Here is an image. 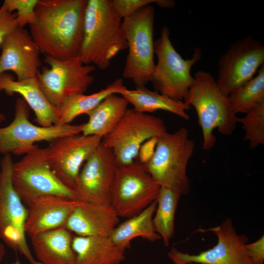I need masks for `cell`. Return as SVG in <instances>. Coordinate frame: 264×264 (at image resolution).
Instances as JSON below:
<instances>
[{
  "mask_svg": "<svg viewBox=\"0 0 264 264\" xmlns=\"http://www.w3.org/2000/svg\"><path fill=\"white\" fill-rule=\"evenodd\" d=\"M87 0H39L30 34L45 56H78Z\"/></svg>",
  "mask_w": 264,
  "mask_h": 264,
  "instance_id": "6da1fadb",
  "label": "cell"
},
{
  "mask_svg": "<svg viewBox=\"0 0 264 264\" xmlns=\"http://www.w3.org/2000/svg\"><path fill=\"white\" fill-rule=\"evenodd\" d=\"M121 20L111 0H87L78 55L84 64L106 69L114 57L127 49Z\"/></svg>",
  "mask_w": 264,
  "mask_h": 264,
  "instance_id": "7a4b0ae2",
  "label": "cell"
},
{
  "mask_svg": "<svg viewBox=\"0 0 264 264\" xmlns=\"http://www.w3.org/2000/svg\"><path fill=\"white\" fill-rule=\"evenodd\" d=\"M193 76L194 82L183 101L195 109L202 133V148L208 151L216 143L214 130L217 129L223 135H231L238 117L228 96L222 93L210 72L199 70Z\"/></svg>",
  "mask_w": 264,
  "mask_h": 264,
  "instance_id": "3957f363",
  "label": "cell"
},
{
  "mask_svg": "<svg viewBox=\"0 0 264 264\" xmlns=\"http://www.w3.org/2000/svg\"><path fill=\"white\" fill-rule=\"evenodd\" d=\"M194 148L188 130L181 127L173 133L166 132L158 137L153 157L142 165L160 186L186 195L190 191L187 168Z\"/></svg>",
  "mask_w": 264,
  "mask_h": 264,
  "instance_id": "277c9868",
  "label": "cell"
},
{
  "mask_svg": "<svg viewBox=\"0 0 264 264\" xmlns=\"http://www.w3.org/2000/svg\"><path fill=\"white\" fill-rule=\"evenodd\" d=\"M155 10L151 4L143 7L122 22L128 54L122 73L136 88L150 82L154 69V30Z\"/></svg>",
  "mask_w": 264,
  "mask_h": 264,
  "instance_id": "5b68a950",
  "label": "cell"
},
{
  "mask_svg": "<svg viewBox=\"0 0 264 264\" xmlns=\"http://www.w3.org/2000/svg\"><path fill=\"white\" fill-rule=\"evenodd\" d=\"M154 49L157 61L150 82L156 91L183 101L194 82L191 69L200 60L201 50L196 48L192 58L183 59L174 47L166 26L161 28L159 38L154 41Z\"/></svg>",
  "mask_w": 264,
  "mask_h": 264,
  "instance_id": "8992f818",
  "label": "cell"
},
{
  "mask_svg": "<svg viewBox=\"0 0 264 264\" xmlns=\"http://www.w3.org/2000/svg\"><path fill=\"white\" fill-rule=\"evenodd\" d=\"M12 182L21 199L26 204L33 199L46 195L78 200L74 191L65 185L53 172L44 148L37 145L20 160L14 163Z\"/></svg>",
  "mask_w": 264,
  "mask_h": 264,
  "instance_id": "52a82bcc",
  "label": "cell"
},
{
  "mask_svg": "<svg viewBox=\"0 0 264 264\" xmlns=\"http://www.w3.org/2000/svg\"><path fill=\"white\" fill-rule=\"evenodd\" d=\"M29 107L22 97L17 98L14 118L7 126L0 127V154H25L37 145V142L49 143L66 136L80 134L84 123L38 126L29 120Z\"/></svg>",
  "mask_w": 264,
  "mask_h": 264,
  "instance_id": "ba28073f",
  "label": "cell"
},
{
  "mask_svg": "<svg viewBox=\"0 0 264 264\" xmlns=\"http://www.w3.org/2000/svg\"><path fill=\"white\" fill-rule=\"evenodd\" d=\"M14 162L10 154H4L0 162V236L9 247L19 252L30 264H41L33 256L26 239L27 208L12 182Z\"/></svg>",
  "mask_w": 264,
  "mask_h": 264,
  "instance_id": "9c48e42d",
  "label": "cell"
},
{
  "mask_svg": "<svg viewBox=\"0 0 264 264\" xmlns=\"http://www.w3.org/2000/svg\"><path fill=\"white\" fill-rule=\"evenodd\" d=\"M44 66L37 73L39 86L49 102L58 108L73 94L85 93L94 82L92 65L84 64L78 57L61 59L45 56Z\"/></svg>",
  "mask_w": 264,
  "mask_h": 264,
  "instance_id": "30bf717a",
  "label": "cell"
},
{
  "mask_svg": "<svg viewBox=\"0 0 264 264\" xmlns=\"http://www.w3.org/2000/svg\"><path fill=\"white\" fill-rule=\"evenodd\" d=\"M166 132L162 119L128 109L114 129L102 138L101 143L112 150L118 166H123L135 160L145 141Z\"/></svg>",
  "mask_w": 264,
  "mask_h": 264,
  "instance_id": "8fae6325",
  "label": "cell"
},
{
  "mask_svg": "<svg viewBox=\"0 0 264 264\" xmlns=\"http://www.w3.org/2000/svg\"><path fill=\"white\" fill-rule=\"evenodd\" d=\"M160 186L138 160L118 166L110 205L120 217L129 218L143 211L158 196Z\"/></svg>",
  "mask_w": 264,
  "mask_h": 264,
  "instance_id": "7c38bea8",
  "label": "cell"
},
{
  "mask_svg": "<svg viewBox=\"0 0 264 264\" xmlns=\"http://www.w3.org/2000/svg\"><path fill=\"white\" fill-rule=\"evenodd\" d=\"M264 64L263 44L251 36L238 40L219 59L217 85L229 96L253 78Z\"/></svg>",
  "mask_w": 264,
  "mask_h": 264,
  "instance_id": "4fadbf2b",
  "label": "cell"
},
{
  "mask_svg": "<svg viewBox=\"0 0 264 264\" xmlns=\"http://www.w3.org/2000/svg\"><path fill=\"white\" fill-rule=\"evenodd\" d=\"M85 163L73 188L77 198L83 202L110 204L118 167L112 150L101 143Z\"/></svg>",
  "mask_w": 264,
  "mask_h": 264,
  "instance_id": "5bb4252c",
  "label": "cell"
},
{
  "mask_svg": "<svg viewBox=\"0 0 264 264\" xmlns=\"http://www.w3.org/2000/svg\"><path fill=\"white\" fill-rule=\"evenodd\" d=\"M102 139L97 136L78 134L57 138L44 148L51 169L65 185L73 190L83 164Z\"/></svg>",
  "mask_w": 264,
  "mask_h": 264,
  "instance_id": "9a60e30c",
  "label": "cell"
},
{
  "mask_svg": "<svg viewBox=\"0 0 264 264\" xmlns=\"http://www.w3.org/2000/svg\"><path fill=\"white\" fill-rule=\"evenodd\" d=\"M198 231H210L218 239L212 248L198 254H190L173 248V254L186 263L199 264H252L245 249L248 240L244 234L237 233L231 219L227 218L220 224Z\"/></svg>",
  "mask_w": 264,
  "mask_h": 264,
  "instance_id": "2e32d148",
  "label": "cell"
},
{
  "mask_svg": "<svg viewBox=\"0 0 264 264\" xmlns=\"http://www.w3.org/2000/svg\"><path fill=\"white\" fill-rule=\"evenodd\" d=\"M0 55V75L11 71L18 81L36 78L41 66V52L29 32L16 27L3 41Z\"/></svg>",
  "mask_w": 264,
  "mask_h": 264,
  "instance_id": "e0dca14e",
  "label": "cell"
},
{
  "mask_svg": "<svg viewBox=\"0 0 264 264\" xmlns=\"http://www.w3.org/2000/svg\"><path fill=\"white\" fill-rule=\"evenodd\" d=\"M81 201L53 195L36 198L28 202L26 234L30 237L64 227Z\"/></svg>",
  "mask_w": 264,
  "mask_h": 264,
  "instance_id": "ac0fdd59",
  "label": "cell"
},
{
  "mask_svg": "<svg viewBox=\"0 0 264 264\" xmlns=\"http://www.w3.org/2000/svg\"><path fill=\"white\" fill-rule=\"evenodd\" d=\"M119 217L110 204L80 201L64 227L79 236L110 237Z\"/></svg>",
  "mask_w": 264,
  "mask_h": 264,
  "instance_id": "d6986e66",
  "label": "cell"
},
{
  "mask_svg": "<svg viewBox=\"0 0 264 264\" xmlns=\"http://www.w3.org/2000/svg\"><path fill=\"white\" fill-rule=\"evenodd\" d=\"M11 96L19 94L34 112L35 121L41 126L58 125L57 108L52 105L42 91L36 78L23 81L15 80L8 73L0 75V91Z\"/></svg>",
  "mask_w": 264,
  "mask_h": 264,
  "instance_id": "ffe728a7",
  "label": "cell"
},
{
  "mask_svg": "<svg viewBox=\"0 0 264 264\" xmlns=\"http://www.w3.org/2000/svg\"><path fill=\"white\" fill-rule=\"evenodd\" d=\"M30 238L35 256L41 264H77L72 247L73 235L65 227Z\"/></svg>",
  "mask_w": 264,
  "mask_h": 264,
  "instance_id": "44dd1931",
  "label": "cell"
},
{
  "mask_svg": "<svg viewBox=\"0 0 264 264\" xmlns=\"http://www.w3.org/2000/svg\"><path fill=\"white\" fill-rule=\"evenodd\" d=\"M72 247L77 264H120L126 249L110 237L73 236Z\"/></svg>",
  "mask_w": 264,
  "mask_h": 264,
  "instance_id": "7402d4cb",
  "label": "cell"
},
{
  "mask_svg": "<svg viewBox=\"0 0 264 264\" xmlns=\"http://www.w3.org/2000/svg\"><path fill=\"white\" fill-rule=\"evenodd\" d=\"M129 103L121 95H110L87 114L82 133L103 138L110 132L123 117Z\"/></svg>",
  "mask_w": 264,
  "mask_h": 264,
  "instance_id": "603a6c76",
  "label": "cell"
},
{
  "mask_svg": "<svg viewBox=\"0 0 264 264\" xmlns=\"http://www.w3.org/2000/svg\"><path fill=\"white\" fill-rule=\"evenodd\" d=\"M128 88L123 79L119 78L109 84L105 88L94 93L75 94L65 98L57 108L58 125L70 124L77 117L87 114L95 108L105 98L112 94H122Z\"/></svg>",
  "mask_w": 264,
  "mask_h": 264,
  "instance_id": "cb8c5ba5",
  "label": "cell"
},
{
  "mask_svg": "<svg viewBox=\"0 0 264 264\" xmlns=\"http://www.w3.org/2000/svg\"><path fill=\"white\" fill-rule=\"evenodd\" d=\"M156 206V200L139 213L118 224L110 237L113 242L126 249L131 241L137 237L151 242L161 239L155 231L153 223Z\"/></svg>",
  "mask_w": 264,
  "mask_h": 264,
  "instance_id": "d4e9b609",
  "label": "cell"
},
{
  "mask_svg": "<svg viewBox=\"0 0 264 264\" xmlns=\"http://www.w3.org/2000/svg\"><path fill=\"white\" fill-rule=\"evenodd\" d=\"M121 95L138 112H153L162 110L185 120L189 119L187 111L190 107L183 101L176 100L157 91L151 90L145 86L136 88L135 89H127Z\"/></svg>",
  "mask_w": 264,
  "mask_h": 264,
  "instance_id": "484cf974",
  "label": "cell"
},
{
  "mask_svg": "<svg viewBox=\"0 0 264 264\" xmlns=\"http://www.w3.org/2000/svg\"><path fill=\"white\" fill-rule=\"evenodd\" d=\"M181 196L172 189L160 186L153 223L155 231L160 236L166 246L169 245L174 235L175 214Z\"/></svg>",
  "mask_w": 264,
  "mask_h": 264,
  "instance_id": "4316f807",
  "label": "cell"
},
{
  "mask_svg": "<svg viewBox=\"0 0 264 264\" xmlns=\"http://www.w3.org/2000/svg\"><path fill=\"white\" fill-rule=\"evenodd\" d=\"M234 112L246 114L264 102V64L258 74L229 96Z\"/></svg>",
  "mask_w": 264,
  "mask_h": 264,
  "instance_id": "83f0119b",
  "label": "cell"
},
{
  "mask_svg": "<svg viewBox=\"0 0 264 264\" xmlns=\"http://www.w3.org/2000/svg\"><path fill=\"white\" fill-rule=\"evenodd\" d=\"M244 131V139L249 142L251 149L264 144V102L239 118Z\"/></svg>",
  "mask_w": 264,
  "mask_h": 264,
  "instance_id": "f1b7e54d",
  "label": "cell"
},
{
  "mask_svg": "<svg viewBox=\"0 0 264 264\" xmlns=\"http://www.w3.org/2000/svg\"><path fill=\"white\" fill-rule=\"evenodd\" d=\"M39 0H5L3 3L8 11L16 14L18 26L24 28L32 24L35 18L36 5Z\"/></svg>",
  "mask_w": 264,
  "mask_h": 264,
  "instance_id": "f546056e",
  "label": "cell"
},
{
  "mask_svg": "<svg viewBox=\"0 0 264 264\" xmlns=\"http://www.w3.org/2000/svg\"><path fill=\"white\" fill-rule=\"evenodd\" d=\"M117 14L121 18L128 17L138 10L152 3L158 4L159 0H111Z\"/></svg>",
  "mask_w": 264,
  "mask_h": 264,
  "instance_id": "4dcf8cb0",
  "label": "cell"
},
{
  "mask_svg": "<svg viewBox=\"0 0 264 264\" xmlns=\"http://www.w3.org/2000/svg\"><path fill=\"white\" fill-rule=\"evenodd\" d=\"M17 27L16 13L9 12L2 3L0 6V48L7 35Z\"/></svg>",
  "mask_w": 264,
  "mask_h": 264,
  "instance_id": "1f68e13d",
  "label": "cell"
},
{
  "mask_svg": "<svg viewBox=\"0 0 264 264\" xmlns=\"http://www.w3.org/2000/svg\"><path fill=\"white\" fill-rule=\"evenodd\" d=\"M245 247L252 264H264V235Z\"/></svg>",
  "mask_w": 264,
  "mask_h": 264,
  "instance_id": "d6a6232c",
  "label": "cell"
},
{
  "mask_svg": "<svg viewBox=\"0 0 264 264\" xmlns=\"http://www.w3.org/2000/svg\"><path fill=\"white\" fill-rule=\"evenodd\" d=\"M158 137H153L145 141L140 146L137 157L142 164L148 162L153 157L155 151Z\"/></svg>",
  "mask_w": 264,
  "mask_h": 264,
  "instance_id": "836d02e7",
  "label": "cell"
},
{
  "mask_svg": "<svg viewBox=\"0 0 264 264\" xmlns=\"http://www.w3.org/2000/svg\"><path fill=\"white\" fill-rule=\"evenodd\" d=\"M169 258L172 260L174 264H195L194 263H186L176 257L171 252L168 253Z\"/></svg>",
  "mask_w": 264,
  "mask_h": 264,
  "instance_id": "e575fe53",
  "label": "cell"
},
{
  "mask_svg": "<svg viewBox=\"0 0 264 264\" xmlns=\"http://www.w3.org/2000/svg\"><path fill=\"white\" fill-rule=\"evenodd\" d=\"M1 239L0 236V262L2 260L5 254V249L4 246L1 242Z\"/></svg>",
  "mask_w": 264,
  "mask_h": 264,
  "instance_id": "d590c367",
  "label": "cell"
},
{
  "mask_svg": "<svg viewBox=\"0 0 264 264\" xmlns=\"http://www.w3.org/2000/svg\"><path fill=\"white\" fill-rule=\"evenodd\" d=\"M6 116L4 114L0 111V123L6 120Z\"/></svg>",
  "mask_w": 264,
  "mask_h": 264,
  "instance_id": "8d00e7d4",
  "label": "cell"
},
{
  "mask_svg": "<svg viewBox=\"0 0 264 264\" xmlns=\"http://www.w3.org/2000/svg\"><path fill=\"white\" fill-rule=\"evenodd\" d=\"M10 264H22L21 263L20 261L18 259H17L14 263H13Z\"/></svg>",
  "mask_w": 264,
  "mask_h": 264,
  "instance_id": "74e56055",
  "label": "cell"
},
{
  "mask_svg": "<svg viewBox=\"0 0 264 264\" xmlns=\"http://www.w3.org/2000/svg\"></svg>",
  "mask_w": 264,
  "mask_h": 264,
  "instance_id": "f35d334b",
  "label": "cell"
}]
</instances>
